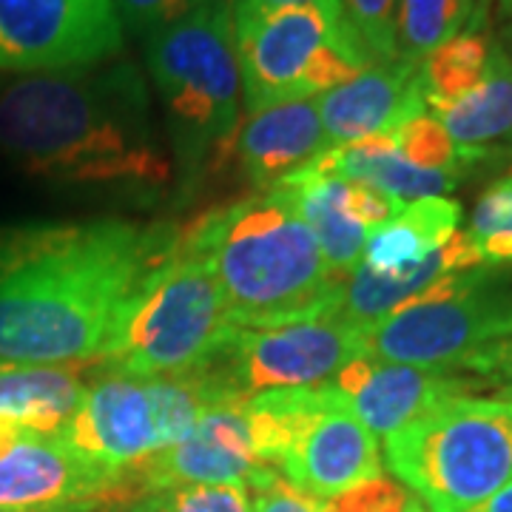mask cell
Returning <instances> with one entry per match:
<instances>
[{
    "mask_svg": "<svg viewBox=\"0 0 512 512\" xmlns=\"http://www.w3.org/2000/svg\"><path fill=\"white\" fill-rule=\"evenodd\" d=\"M456 146L458 165H498L512 160V52L493 40L490 66L478 89L453 106L433 111Z\"/></svg>",
    "mask_w": 512,
    "mask_h": 512,
    "instance_id": "obj_18",
    "label": "cell"
},
{
    "mask_svg": "<svg viewBox=\"0 0 512 512\" xmlns=\"http://www.w3.org/2000/svg\"><path fill=\"white\" fill-rule=\"evenodd\" d=\"M348 26L362 40L373 63L399 60L396 46V12L399 0H342Z\"/></svg>",
    "mask_w": 512,
    "mask_h": 512,
    "instance_id": "obj_29",
    "label": "cell"
},
{
    "mask_svg": "<svg viewBox=\"0 0 512 512\" xmlns=\"http://www.w3.org/2000/svg\"><path fill=\"white\" fill-rule=\"evenodd\" d=\"M330 396V387L322 384L296 390H265L242 404L259 461L282 473V464L291 458L299 441L308 436L313 421L328 407Z\"/></svg>",
    "mask_w": 512,
    "mask_h": 512,
    "instance_id": "obj_24",
    "label": "cell"
},
{
    "mask_svg": "<svg viewBox=\"0 0 512 512\" xmlns=\"http://www.w3.org/2000/svg\"><path fill=\"white\" fill-rule=\"evenodd\" d=\"M393 137V146L399 148L404 160H410L419 168H433V171H461L458 165V154L447 128L441 126L433 114H419L413 120H407Z\"/></svg>",
    "mask_w": 512,
    "mask_h": 512,
    "instance_id": "obj_28",
    "label": "cell"
},
{
    "mask_svg": "<svg viewBox=\"0 0 512 512\" xmlns=\"http://www.w3.org/2000/svg\"><path fill=\"white\" fill-rule=\"evenodd\" d=\"M365 353V330L339 313L268 330H234L208 362L194 367L217 407L245 404L265 390L322 387Z\"/></svg>",
    "mask_w": 512,
    "mask_h": 512,
    "instance_id": "obj_8",
    "label": "cell"
},
{
    "mask_svg": "<svg viewBox=\"0 0 512 512\" xmlns=\"http://www.w3.org/2000/svg\"><path fill=\"white\" fill-rule=\"evenodd\" d=\"M493 37L487 32H464L450 43L439 46L433 55L421 60V83L427 109L439 111L453 106L461 97L478 89L490 66Z\"/></svg>",
    "mask_w": 512,
    "mask_h": 512,
    "instance_id": "obj_26",
    "label": "cell"
},
{
    "mask_svg": "<svg viewBox=\"0 0 512 512\" xmlns=\"http://www.w3.org/2000/svg\"><path fill=\"white\" fill-rule=\"evenodd\" d=\"M481 387L487 384L470 373L390 365L367 353L350 359L330 382V390L348 404L350 413L382 439L396 436L407 424L424 419L441 404L476 396Z\"/></svg>",
    "mask_w": 512,
    "mask_h": 512,
    "instance_id": "obj_14",
    "label": "cell"
},
{
    "mask_svg": "<svg viewBox=\"0 0 512 512\" xmlns=\"http://www.w3.org/2000/svg\"><path fill=\"white\" fill-rule=\"evenodd\" d=\"M322 512H427L419 495L410 493L402 481L382 476L356 484L322 504Z\"/></svg>",
    "mask_w": 512,
    "mask_h": 512,
    "instance_id": "obj_31",
    "label": "cell"
},
{
    "mask_svg": "<svg viewBox=\"0 0 512 512\" xmlns=\"http://www.w3.org/2000/svg\"><path fill=\"white\" fill-rule=\"evenodd\" d=\"M470 239L487 268L512 265V171L498 177L473 208Z\"/></svg>",
    "mask_w": 512,
    "mask_h": 512,
    "instance_id": "obj_27",
    "label": "cell"
},
{
    "mask_svg": "<svg viewBox=\"0 0 512 512\" xmlns=\"http://www.w3.org/2000/svg\"><path fill=\"white\" fill-rule=\"evenodd\" d=\"M498 15L504 20V32H512V0H498Z\"/></svg>",
    "mask_w": 512,
    "mask_h": 512,
    "instance_id": "obj_40",
    "label": "cell"
},
{
    "mask_svg": "<svg viewBox=\"0 0 512 512\" xmlns=\"http://www.w3.org/2000/svg\"><path fill=\"white\" fill-rule=\"evenodd\" d=\"M464 373L481 379L487 387H495L498 396L512 399V336L478 353L476 359H470Z\"/></svg>",
    "mask_w": 512,
    "mask_h": 512,
    "instance_id": "obj_35",
    "label": "cell"
},
{
    "mask_svg": "<svg viewBox=\"0 0 512 512\" xmlns=\"http://www.w3.org/2000/svg\"><path fill=\"white\" fill-rule=\"evenodd\" d=\"M461 225V205L447 197L404 202V208L370 231L362 265L379 274H399L441 248Z\"/></svg>",
    "mask_w": 512,
    "mask_h": 512,
    "instance_id": "obj_23",
    "label": "cell"
},
{
    "mask_svg": "<svg viewBox=\"0 0 512 512\" xmlns=\"http://www.w3.org/2000/svg\"><path fill=\"white\" fill-rule=\"evenodd\" d=\"M493 0H399L396 46L399 57L421 63L439 46L464 32H484Z\"/></svg>",
    "mask_w": 512,
    "mask_h": 512,
    "instance_id": "obj_25",
    "label": "cell"
},
{
    "mask_svg": "<svg viewBox=\"0 0 512 512\" xmlns=\"http://www.w3.org/2000/svg\"><path fill=\"white\" fill-rule=\"evenodd\" d=\"M234 330L214 274L177 239L174 254L131 293L100 365L137 379L177 376L208 362Z\"/></svg>",
    "mask_w": 512,
    "mask_h": 512,
    "instance_id": "obj_6",
    "label": "cell"
},
{
    "mask_svg": "<svg viewBox=\"0 0 512 512\" xmlns=\"http://www.w3.org/2000/svg\"><path fill=\"white\" fill-rule=\"evenodd\" d=\"M419 114H427L421 63H410L404 57L370 63L345 86L319 97V117L328 146L390 137Z\"/></svg>",
    "mask_w": 512,
    "mask_h": 512,
    "instance_id": "obj_16",
    "label": "cell"
},
{
    "mask_svg": "<svg viewBox=\"0 0 512 512\" xmlns=\"http://www.w3.org/2000/svg\"><path fill=\"white\" fill-rule=\"evenodd\" d=\"M384 456L430 512H473L512 481V399L441 404L384 439Z\"/></svg>",
    "mask_w": 512,
    "mask_h": 512,
    "instance_id": "obj_5",
    "label": "cell"
},
{
    "mask_svg": "<svg viewBox=\"0 0 512 512\" xmlns=\"http://www.w3.org/2000/svg\"><path fill=\"white\" fill-rule=\"evenodd\" d=\"M177 239L168 222H0V362H100L131 293Z\"/></svg>",
    "mask_w": 512,
    "mask_h": 512,
    "instance_id": "obj_1",
    "label": "cell"
},
{
    "mask_svg": "<svg viewBox=\"0 0 512 512\" xmlns=\"http://www.w3.org/2000/svg\"><path fill=\"white\" fill-rule=\"evenodd\" d=\"M180 248L214 274L231 328L268 330L339 313L345 282L330 274L282 188L202 211L180 228Z\"/></svg>",
    "mask_w": 512,
    "mask_h": 512,
    "instance_id": "obj_3",
    "label": "cell"
},
{
    "mask_svg": "<svg viewBox=\"0 0 512 512\" xmlns=\"http://www.w3.org/2000/svg\"><path fill=\"white\" fill-rule=\"evenodd\" d=\"M274 188H282L291 197L293 208L299 211V217L319 242L330 274L348 282V276L362 265L367 237H370L365 225L350 214L348 183L325 177L313 171L308 163Z\"/></svg>",
    "mask_w": 512,
    "mask_h": 512,
    "instance_id": "obj_21",
    "label": "cell"
},
{
    "mask_svg": "<svg viewBox=\"0 0 512 512\" xmlns=\"http://www.w3.org/2000/svg\"><path fill=\"white\" fill-rule=\"evenodd\" d=\"M0 154L57 185L154 197L174 163L151 117L146 74L131 60L23 74L0 89Z\"/></svg>",
    "mask_w": 512,
    "mask_h": 512,
    "instance_id": "obj_2",
    "label": "cell"
},
{
    "mask_svg": "<svg viewBox=\"0 0 512 512\" xmlns=\"http://www.w3.org/2000/svg\"><path fill=\"white\" fill-rule=\"evenodd\" d=\"M473 512H512V481L507 487H501L495 495H490V498Z\"/></svg>",
    "mask_w": 512,
    "mask_h": 512,
    "instance_id": "obj_38",
    "label": "cell"
},
{
    "mask_svg": "<svg viewBox=\"0 0 512 512\" xmlns=\"http://www.w3.org/2000/svg\"><path fill=\"white\" fill-rule=\"evenodd\" d=\"M0 512H94L89 504H66V507H0Z\"/></svg>",
    "mask_w": 512,
    "mask_h": 512,
    "instance_id": "obj_39",
    "label": "cell"
},
{
    "mask_svg": "<svg viewBox=\"0 0 512 512\" xmlns=\"http://www.w3.org/2000/svg\"><path fill=\"white\" fill-rule=\"evenodd\" d=\"M57 439L114 476L140 467L163 453L154 382L103 367Z\"/></svg>",
    "mask_w": 512,
    "mask_h": 512,
    "instance_id": "obj_11",
    "label": "cell"
},
{
    "mask_svg": "<svg viewBox=\"0 0 512 512\" xmlns=\"http://www.w3.org/2000/svg\"><path fill=\"white\" fill-rule=\"evenodd\" d=\"M146 63L163 103L174 163L191 188L211 148L242 117V74L228 3L208 0L194 15L148 37Z\"/></svg>",
    "mask_w": 512,
    "mask_h": 512,
    "instance_id": "obj_4",
    "label": "cell"
},
{
    "mask_svg": "<svg viewBox=\"0 0 512 512\" xmlns=\"http://www.w3.org/2000/svg\"><path fill=\"white\" fill-rule=\"evenodd\" d=\"M77 367L0 362V419L43 439H57L89 387Z\"/></svg>",
    "mask_w": 512,
    "mask_h": 512,
    "instance_id": "obj_22",
    "label": "cell"
},
{
    "mask_svg": "<svg viewBox=\"0 0 512 512\" xmlns=\"http://www.w3.org/2000/svg\"><path fill=\"white\" fill-rule=\"evenodd\" d=\"M29 436H35V433L23 430V427H18V424H12V421L0 419V456H6L12 447H18L20 441L29 439Z\"/></svg>",
    "mask_w": 512,
    "mask_h": 512,
    "instance_id": "obj_37",
    "label": "cell"
},
{
    "mask_svg": "<svg viewBox=\"0 0 512 512\" xmlns=\"http://www.w3.org/2000/svg\"><path fill=\"white\" fill-rule=\"evenodd\" d=\"M282 476L313 498L348 493L356 484L382 476L376 436L333 393L308 436L282 464Z\"/></svg>",
    "mask_w": 512,
    "mask_h": 512,
    "instance_id": "obj_17",
    "label": "cell"
},
{
    "mask_svg": "<svg viewBox=\"0 0 512 512\" xmlns=\"http://www.w3.org/2000/svg\"><path fill=\"white\" fill-rule=\"evenodd\" d=\"M504 35H507V40H510V43H512V32H504Z\"/></svg>",
    "mask_w": 512,
    "mask_h": 512,
    "instance_id": "obj_42",
    "label": "cell"
},
{
    "mask_svg": "<svg viewBox=\"0 0 512 512\" xmlns=\"http://www.w3.org/2000/svg\"><path fill=\"white\" fill-rule=\"evenodd\" d=\"M328 148L319 97H305L239 117L234 131L211 148L202 174L211 180H242L254 191H268Z\"/></svg>",
    "mask_w": 512,
    "mask_h": 512,
    "instance_id": "obj_12",
    "label": "cell"
},
{
    "mask_svg": "<svg viewBox=\"0 0 512 512\" xmlns=\"http://www.w3.org/2000/svg\"><path fill=\"white\" fill-rule=\"evenodd\" d=\"M311 168L345 183L379 188L402 202L444 197L456 191L464 177L461 171H433L404 160L399 148L393 146V137H370L350 146H330L313 160Z\"/></svg>",
    "mask_w": 512,
    "mask_h": 512,
    "instance_id": "obj_20",
    "label": "cell"
},
{
    "mask_svg": "<svg viewBox=\"0 0 512 512\" xmlns=\"http://www.w3.org/2000/svg\"><path fill=\"white\" fill-rule=\"evenodd\" d=\"M231 20L254 18L262 12H274V9H288V6H308V3H342V0H225Z\"/></svg>",
    "mask_w": 512,
    "mask_h": 512,
    "instance_id": "obj_36",
    "label": "cell"
},
{
    "mask_svg": "<svg viewBox=\"0 0 512 512\" xmlns=\"http://www.w3.org/2000/svg\"><path fill=\"white\" fill-rule=\"evenodd\" d=\"M128 507L123 476L80 458L60 439L29 436L0 456V507Z\"/></svg>",
    "mask_w": 512,
    "mask_h": 512,
    "instance_id": "obj_15",
    "label": "cell"
},
{
    "mask_svg": "<svg viewBox=\"0 0 512 512\" xmlns=\"http://www.w3.org/2000/svg\"><path fill=\"white\" fill-rule=\"evenodd\" d=\"M348 208L350 214L362 222L367 231H373V228H379L387 220H393L404 208V202L390 197V194H384L379 188L348 183Z\"/></svg>",
    "mask_w": 512,
    "mask_h": 512,
    "instance_id": "obj_34",
    "label": "cell"
},
{
    "mask_svg": "<svg viewBox=\"0 0 512 512\" xmlns=\"http://www.w3.org/2000/svg\"><path fill=\"white\" fill-rule=\"evenodd\" d=\"M126 512H160V507H157L154 498L148 495V498H140V501H134L131 507H126Z\"/></svg>",
    "mask_w": 512,
    "mask_h": 512,
    "instance_id": "obj_41",
    "label": "cell"
},
{
    "mask_svg": "<svg viewBox=\"0 0 512 512\" xmlns=\"http://www.w3.org/2000/svg\"><path fill=\"white\" fill-rule=\"evenodd\" d=\"M120 49L114 0H0V72H74Z\"/></svg>",
    "mask_w": 512,
    "mask_h": 512,
    "instance_id": "obj_9",
    "label": "cell"
},
{
    "mask_svg": "<svg viewBox=\"0 0 512 512\" xmlns=\"http://www.w3.org/2000/svg\"><path fill=\"white\" fill-rule=\"evenodd\" d=\"M481 268L476 245L467 231H456L441 248H436L419 265L399 271V274H379L367 265H359L345 282L339 316L348 319L356 328H373L390 313H396L404 305L416 302L421 293H427L441 279L453 274H467Z\"/></svg>",
    "mask_w": 512,
    "mask_h": 512,
    "instance_id": "obj_19",
    "label": "cell"
},
{
    "mask_svg": "<svg viewBox=\"0 0 512 512\" xmlns=\"http://www.w3.org/2000/svg\"><path fill=\"white\" fill-rule=\"evenodd\" d=\"M279 473L259 461L242 404L211 407L183 441L151 456L126 476L148 498L183 484H242L248 490Z\"/></svg>",
    "mask_w": 512,
    "mask_h": 512,
    "instance_id": "obj_13",
    "label": "cell"
},
{
    "mask_svg": "<svg viewBox=\"0 0 512 512\" xmlns=\"http://www.w3.org/2000/svg\"><path fill=\"white\" fill-rule=\"evenodd\" d=\"M151 498L160 512H254L251 490L242 484H183Z\"/></svg>",
    "mask_w": 512,
    "mask_h": 512,
    "instance_id": "obj_30",
    "label": "cell"
},
{
    "mask_svg": "<svg viewBox=\"0 0 512 512\" xmlns=\"http://www.w3.org/2000/svg\"><path fill=\"white\" fill-rule=\"evenodd\" d=\"M512 336V274L481 265L441 279L416 302L365 330V353L390 365L464 373Z\"/></svg>",
    "mask_w": 512,
    "mask_h": 512,
    "instance_id": "obj_7",
    "label": "cell"
},
{
    "mask_svg": "<svg viewBox=\"0 0 512 512\" xmlns=\"http://www.w3.org/2000/svg\"><path fill=\"white\" fill-rule=\"evenodd\" d=\"M254 512H322L319 498L299 490L282 473H274L268 481L251 490Z\"/></svg>",
    "mask_w": 512,
    "mask_h": 512,
    "instance_id": "obj_33",
    "label": "cell"
},
{
    "mask_svg": "<svg viewBox=\"0 0 512 512\" xmlns=\"http://www.w3.org/2000/svg\"><path fill=\"white\" fill-rule=\"evenodd\" d=\"M510 52H512V49H510Z\"/></svg>",
    "mask_w": 512,
    "mask_h": 512,
    "instance_id": "obj_43",
    "label": "cell"
},
{
    "mask_svg": "<svg viewBox=\"0 0 512 512\" xmlns=\"http://www.w3.org/2000/svg\"><path fill=\"white\" fill-rule=\"evenodd\" d=\"M245 109L305 100V80L322 46L348 32L342 3H308L231 20Z\"/></svg>",
    "mask_w": 512,
    "mask_h": 512,
    "instance_id": "obj_10",
    "label": "cell"
},
{
    "mask_svg": "<svg viewBox=\"0 0 512 512\" xmlns=\"http://www.w3.org/2000/svg\"><path fill=\"white\" fill-rule=\"evenodd\" d=\"M205 3L208 0H114V9L120 15L123 29L148 40L151 35L194 15Z\"/></svg>",
    "mask_w": 512,
    "mask_h": 512,
    "instance_id": "obj_32",
    "label": "cell"
}]
</instances>
